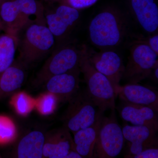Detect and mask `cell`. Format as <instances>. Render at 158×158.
Returning a JSON list of instances; mask_svg holds the SVG:
<instances>
[{
  "mask_svg": "<svg viewBox=\"0 0 158 158\" xmlns=\"http://www.w3.org/2000/svg\"><path fill=\"white\" fill-rule=\"evenodd\" d=\"M46 25L43 5L37 0H6L0 10V28L17 38L32 24ZM47 26V25H46Z\"/></svg>",
  "mask_w": 158,
  "mask_h": 158,
  "instance_id": "6da1fadb",
  "label": "cell"
},
{
  "mask_svg": "<svg viewBox=\"0 0 158 158\" xmlns=\"http://www.w3.org/2000/svg\"><path fill=\"white\" fill-rule=\"evenodd\" d=\"M88 31L93 45L100 48H112L123 41L127 32V23L120 11L106 9L91 20Z\"/></svg>",
  "mask_w": 158,
  "mask_h": 158,
  "instance_id": "7a4b0ae2",
  "label": "cell"
},
{
  "mask_svg": "<svg viewBox=\"0 0 158 158\" xmlns=\"http://www.w3.org/2000/svg\"><path fill=\"white\" fill-rule=\"evenodd\" d=\"M23 36L18 37L19 51L18 59L27 67L45 57L55 44V38L46 25L34 23L24 29Z\"/></svg>",
  "mask_w": 158,
  "mask_h": 158,
  "instance_id": "3957f363",
  "label": "cell"
},
{
  "mask_svg": "<svg viewBox=\"0 0 158 158\" xmlns=\"http://www.w3.org/2000/svg\"><path fill=\"white\" fill-rule=\"evenodd\" d=\"M88 49L83 57L80 69L84 75L88 96L103 113L108 110L116 109V96L113 85L109 79L99 72L88 60Z\"/></svg>",
  "mask_w": 158,
  "mask_h": 158,
  "instance_id": "277c9868",
  "label": "cell"
},
{
  "mask_svg": "<svg viewBox=\"0 0 158 158\" xmlns=\"http://www.w3.org/2000/svg\"><path fill=\"white\" fill-rule=\"evenodd\" d=\"M88 48H78L71 44L60 47L53 52L42 67L36 74L34 84L44 85L51 77L80 69L81 61Z\"/></svg>",
  "mask_w": 158,
  "mask_h": 158,
  "instance_id": "5b68a950",
  "label": "cell"
},
{
  "mask_svg": "<svg viewBox=\"0 0 158 158\" xmlns=\"http://www.w3.org/2000/svg\"><path fill=\"white\" fill-rule=\"evenodd\" d=\"M68 102L69 104L62 119L63 127L73 134L91 126L104 114L91 100L86 90H79Z\"/></svg>",
  "mask_w": 158,
  "mask_h": 158,
  "instance_id": "8992f818",
  "label": "cell"
},
{
  "mask_svg": "<svg viewBox=\"0 0 158 158\" xmlns=\"http://www.w3.org/2000/svg\"><path fill=\"white\" fill-rule=\"evenodd\" d=\"M124 138L115 113L112 110L110 116L102 117L94 150L93 158H113L120 153Z\"/></svg>",
  "mask_w": 158,
  "mask_h": 158,
  "instance_id": "52a82bcc",
  "label": "cell"
},
{
  "mask_svg": "<svg viewBox=\"0 0 158 158\" xmlns=\"http://www.w3.org/2000/svg\"><path fill=\"white\" fill-rule=\"evenodd\" d=\"M130 51L123 78L129 84H135L151 75L158 64V55L141 40L135 41Z\"/></svg>",
  "mask_w": 158,
  "mask_h": 158,
  "instance_id": "ba28073f",
  "label": "cell"
},
{
  "mask_svg": "<svg viewBox=\"0 0 158 158\" xmlns=\"http://www.w3.org/2000/svg\"><path fill=\"white\" fill-rule=\"evenodd\" d=\"M88 57L94 67L109 79L117 97V90L120 86L125 69L121 57L114 51L108 50L99 52L88 50Z\"/></svg>",
  "mask_w": 158,
  "mask_h": 158,
  "instance_id": "9c48e42d",
  "label": "cell"
},
{
  "mask_svg": "<svg viewBox=\"0 0 158 158\" xmlns=\"http://www.w3.org/2000/svg\"><path fill=\"white\" fill-rule=\"evenodd\" d=\"M80 17L79 10L60 4L54 10L45 12L46 25L55 39H61L69 33Z\"/></svg>",
  "mask_w": 158,
  "mask_h": 158,
  "instance_id": "30bf717a",
  "label": "cell"
},
{
  "mask_svg": "<svg viewBox=\"0 0 158 158\" xmlns=\"http://www.w3.org/2000/svg\"><path fill=\"white\" fill-rule=\"evenodd\" d=\"M81 69L54 76L44 85L48 92L53 94L58 101H69L80 90Z\"/></svg>",
  "mask_w": 158,
  "mask_h": 158,
  "instance_id": "8fae6325",
  "label": "cell"
},
{
  "mask_svg": "<svg viewBox=\"0 0 158 158\" xmlns=\"http://www.w3.org/2000/svg\"><path fill=\"white\" fill-rule=\"evenodd\" d=\"M122 129L125 140L129 142V153L126 155H136L147 148L158 147V131L154 129L127 124Z\"/></svg>",
  "mask_w": 158,
  "mask_h": 158,
  "instance_id": "7c38bea8",
  "label": "cell"
},
{
  "mask_svg": "<svg viewBox=\"0 0 158 158\" xmlns=\"http://www.w3.org/2000/svg\"><path fill=\"white\" fill-rule=\"evenodd\" d=\"M117 95L122 101L149 107L158 111L157 91L138 83L120 85L117 90Z\"/></svg>",
  "mask_w": 158,
  "mask_h": 158,
  "instance_id": "4fadbf2b",
  "label": "cell"
},
{
  "mask_svg": "<svg viewBox=\"0 0 158 158\" xmlns=\"http://www.w3.org/2000/svg\"><path fill=\"white\" fill-rule=\"evenodd\" d=\"M122 102L118 111L124 121L133 125L145 126L158 131V111L149 107Z\"/></svg>",
  "mask_w": 158,
  "mask_h": 158,
  "instance_id": "5bb4252c",
  "label": "cell"
},
{
  "mask_svg": "<svg viewBox=\"0 0 158 158\" xmlns=\"http://www.w3.org/2000/svg\"><path fill=\"white\" fill-rule=\"evenodd\" d=\"M71 149H74L73 139L69 131L63 127L45 137L43 157L65 158Z\"/></svg>",
  "mask_w": 158,
  "mask_h": 158,
  "instance_id": "9a60e30c",
  "label": "cell"
},
{
  "mask_svg": "<svg viewBox=\"0 0 158 158\" xmlns=\"http://www.w3.org/2000/svg\"><path fill=\"white\" fill-rule=\"evenodd\" d=\"M27 67L17 59L0 76V100L15 93L22 86Z\"/></svg>",
  "mask_w": 158,
  "mask_h": 158,
  "instance_id": "2e32d148",
  "label": "cell"
},
{
  "mask_svg": "<svg viewBox=\"0 0 158 158\" xmlns=\"http://www.w3.org/2000/svg\"><path fill=\"white\" fill-rule=\"evenodd\" d=\"M131 5L140 25L152 34L158 28V8L154 0H131Z\"/></svg>",
  "mask_w": 158,
  "mask_h": 158,
  "instance_id": "e0dca14e",
  "label": "cell"
},
{
  "mask_svg": "<svg viewBox=\"0 0 158 158\" xmlns=\"http://www.w3.org/2000/svg\"><path fill=\"white\" fill-rule=\"evenodd\" d=\"M103 115L91 126L73 134L74 149L82 158H93L94 150Z\"/></svg>",
  "mask_w": 158,
  "mask_h": 158,
  "instance_id": "ac0fdd59",
  "label": "cell"
},
{
  "mask_svg": "<svg viewBox=\"0 0 158 158\" xmlns=\"http://www.w3.org/2000/svg\"><path fill=\"white\" fill-rule=\"evenodd\" d=\"M45 136L38 131H31L20 141L17 148L19 158L43 157V148Z\"/></svg>",
  "mask_w": 158,
  "mask_h": 158,
  "instance_id": "d6986e66",
  "label": "cell"
},
{
  "mask_svg": "<svg viewBox=\"0 0 158 158\" xmlns=\"http://www.w3.org/2000/svg\"><path fill=\"white\" fill-rule=\"evenodd\" d=\"M17 43V38L9 34L0 36V76L14 62Z\"/></svg>",
  "mask_w": 158,
  "mask_h": 158,
  "instance_id": "ffe728a7",
  "label": "cell"
},
{
  "mask_svg": "<svg viewBox=\"0 0 158 158\" xmlns=\"http://www.w3.org/2000/svg\"><path fill=\"white\" fill-rule=\"evenodd\" d=\"M14 127L6 116L0 115V145L9 143L14 136Z\"/></svg>",
  "mask_w": 158,
  "mask_h": 158,
  "instance_id": "44dd1931",
  "label": "cell"
},
{
  "mask_svg": "<svg viewBox=\"0 0 158 158\" xmlns=\"http://www.w3.org/2000/svg\"><path fill=\"white\" fill-rule=\"evenodd\" d=\"M58 100L56 97L48 93L42 97L39 102V109L42 114H49L54 111Z\"/></svg>",
  "mask_w": 158,
  "mask_h": 158,
  "instance_id": "7402d4cb",
  "label": "cell"
},
{
  "mask_svg": "<svg viewBox=\"0 0 158 158\" xmlns=\"http://www.w3.org/2000/svg\"><path fill=\"white\" fill-rule=\"evenodd\" d=\"M98 0H59L60 4L66 5L77 10L86 9L93 6Z\"/></svg>",
  "mask_w": 158,
  "mask_h": 158,
  "instance_id": "603a6c76",
  "label": "cell"
},
{
  "mask_svg": "<svg viewBox=\"0 0 158 158\" xmlns=\"http://www.w3.org/2000/svg\"><path fill=\"white\" fill-rule=\"evenodd\" d=\"M16 97L15 106L18 111L23 114L29 113L31 107L28 97L24 94H21Z\"/></svg>",
  "mask_w": 158,
  "mask_h": 158,
  "instance_id": "cb8c5ba5",
  "label": "cell"
},
{
  "mask_svg": "<svg viewBox=\"0 0 158 158\" xmlns=\"http://www.w3.org/2000/svg\"><path fill=\"white\" fill-rule=\"evenodd\" d=\"M124 157L127 158H158V147L147 148L136 155H125Z\"/></svg>",
  "mask_w": 158,
  "mask_h": 158,
  "instance_id": "d4e9b609",
  "label": "cell"
},
{
  "mask_svg": "<svg viewBox=\"0 0 158 158\" xmlns=\"http://www.w3.org/2000/svg\"><path fill=\"white\" fill-rule=\"evenodd\" d=\"M147 44L157 55H158V35L155 34L152 37L148 38L146 40H142Z\"/></svg>",
  "mask_w": 158,
  "mask_h": 158,
  "instance_id": "484cf974",
  "label": "cell"
},
{
  "mask_svg": "<svg viewBox=\"0 0 158 158\" xmlns=\"http://www.w3.org/2000/svg\"><path fill=\"white\" fill-rule=\"evenodd\" d=\"M65 158H82V157L75 150L71 149Z\"/></svg>",
  "mask_w": 158,
  "mask_h": 158,
  "instance_id": "4316f807",
  "label": "cell"
},
{
  "mask_svg": "<svg viewBox=\"0 0 158 158\" xmlns=\"http://www.w3.org/2000/svg\"><path fill=\"white\" fill-rule=\"evenodd\" d=\"M152 72H153L154 77L156 80H158V64L156 65L155 67L153 69Z\"/></svg>",
  "mask_w": 158,
  "mask_h": 158,
  "instance_id": "83f0119b",
  "label": "cell"
},
{
  "mask_svg": "<svg viewBox=\"0 0 158 158\" xmlns=\"http://www.w3.org/2000/svg\"><path fill=\"white\" fill-rule=\"evenodd\" d=\"M45 2H48L53 3L56 2H59V0H44Z\"/></svg>",
  "mask_w": 158,
  "mask_h": 158,
  "instance_id": "f1b7e54d",
  "label": "cell"
},
{
  "mask_svg": "<svg viewBox=\"0 0 158 158\" xmlns=\"http://www.w3.org/2000/svg\"><path fill=\"white\" fill-rule=\"evenodd\" d=\"M6 1V0H0V6H2V4Z\"/></svg>",
  "mask_w": 158,
  "mask_h": 158,
  "instance_id": "f546056e",
  "label": "cell"
},
{
  "mask_svg": "<svg viewBox=\"0 0 158 158\" xmlns=\"http://www.w3.org/2000/svg\"><path fill=\"white\" fill-rule=\"evenodd\" d=\"M1 6H0V10H1Z\"/></svg>",
  "mask_w": 158,
  "mask_h": 158,
  "instance_id": "4dcf8cb0",
  "label": "cell"
},
{
  "mask_svg": "<svg viewBox=\"0 0 158 158\" xmlns=\"http://www.w3.org/2000/svg\"><path fill=\"white\" fill-rule=\"evenodd\" d=\"M0 157H1V156H0Z\"/></svg>",
  "mask_w": 158,
  "mask_h": 158,
  "instance_id": "1f68e13d",
  "label": "cell"
}]
</instances>
